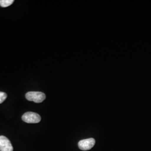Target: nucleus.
Here are the masks:
<instances>
[{"label": "nucleus", "instance_id": "nucleus-1", "mask_svg": "<svg viewBox=\"0 0 151 151\" xmlns=\"http://www.w3.org/2000/svg\"><path fill=\"white\" fill-rule=\"evenodd\" d=\"M25 97L27 100L30 101L40 103L43 102L45 99L46 96L42 92L30 91L26 93Z\"/></svg>", "mask_w": 151, "mask_h": 151}, {"label": "nucleus", "instance_id": "nucleus-2", "mask_svg": "<svg viewBox=\"0 0 151 151\" xmlns=\"http://www.w3.org/2000/svg\"><path fill=\"white\" fill-rule=\"evenodd\" d=\"M22 119L27 123H38L40 122L41 117L38 114L27 112L22 115Z\"/></svg>", "mask_w": 151, "mask_h": 151}, {"label": "nucleus", "instance_id": "nucleus-3", "mask_svg": "<svg viewBox=\"0 0 151 151\" xmlns=\"http://www.w3.org/2000/svg\"><path fill=\"white\" fill-rule=\"evenodd\" d=\"M95 144V140L93 138H88L81 140L78 142L79 148L82 151H88L91 150Z\"/></svg>", "mask_w": 151, "mask_h": 151}, {"label": "nucleus", "instance_id": "nucleus-4", "mask_svg": "<svg viewBox=\"0 0 151 151\" xmlns=\"http://www.w3.org/2000/svg\"><path fill=\"white\" fill-rule=\"evenodd\" d=\"M13 146L10 140L5 136H0V151H13Z\"/></svg>", "mask_w": 151, "mask_h": 151}, {"label": "nucleus", "instance_id": "nucleus-5", "mask_svg": "<svg viewBox=\"0 0 151 151\" xmlns=\"http://www.w3.org/2000/svg\"><path fill=\"white\" fill-rule=\"evenodd\" d=\"M14 0H0V6L2 7H7L14 3Z\"/></svg>", "mask_w": 151, "mask_h": 151}, {"label": "nucleus", "instance_id": "nucleus-6", "mask_svg": "<svg viewBox=\"0 0 151 151\" xmlns=\"http://www.w3.org/2000/svg\"><path fill=\"white\" fill-rule=\"evenodd\" d=\"M7 96V95L5 92L0 91V104H2L5 100Z\"/></svg>", "mask_w": 151, "mask_h": 151}]
</instances>
